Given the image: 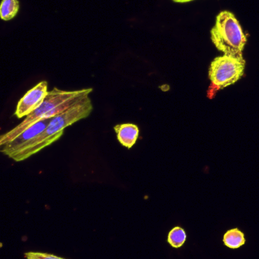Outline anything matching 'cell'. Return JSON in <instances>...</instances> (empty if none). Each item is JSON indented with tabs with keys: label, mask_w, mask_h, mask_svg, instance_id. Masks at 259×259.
<instances>
[{
	"label": "cell",
	"mask_w": 259,
	"mask_h": 259,
	"mask_svg": "<svg viewBox=\"0 0 259 259\" xmlns=\"http://www.w3.org/2000/svg\"><path fill=\"white\" fill-rule=\"evenodd\" d=\"M93 90L91 88L79 91H65L53 88L48 92L41 105L27 115L25 119L18 126L0 137V146L6 144L18 137L23 131L28 128L33 123L41 120L50 119L62 113L85 97H89Z\"/></svg>",
	"instance_id": "6da1fadb"
},
{
	"label": "cell",
	"mask_w": 259,
	"mask_h": 259,
	"mask_svg": "<svg viewBox=\"0 0 259 259\" xmlns=\"http://www.w3.org/2000/svg\"><path fill=\"white\" fill-rule=\"evenodd\" d=\"M93 106L89 97H85L62 113L50 118L45 131L36 137L33 143L24 150L12 157L15 161H21L38 153L47 146L57 141L63 135L64 131L68 126L88 118L92 112Z\"/></svg>",
	"instance_id": "7a4b0ae2"
},
{
	"label": "cell",
	"mask_w": 259,
	"mask_h": 259,
	"mask_svg": "<svg viewBox=\"0 0 259 259\" xmlns=\"http://www.w3.org/2000/svg\"><path fill=\"white\" fill-rule=\"evenodd\" d=\"M211 39L216 48L224 55L243 60V52L247 42L246 33L236 18L229 11H222L216 17L211 30Z\"/></svg>",
	"instance_id": "3957f363"
},
{
	"label": "cell",
	"mask_w": 259,
	"mask_h": 259,
	"mask_svg": "<svg viewBox=\"0 0 259 259\" xmlns=\"http://www.w3.org/2000/svg\"><path fill=\"white\" fill-rule=\"evenodd\" d=\"M246 61L223 55L215 58L209 68L211 81L208 95L212 98L216 93L238 81L244 73Z\"/></svg>",
	"instance_id": "277c9868"
},
{
	"label": "cell",
	"mask_w": 259,
	"mask_h": 259,
	"mask_svg": "<svg viewBox=\"0 0 259 259\" xmlns=\"http://www.w3.org/2000/svg\"><path fill=\"white\" fill-rule=\"evenodd\" d=\"M50 121V119H44L33 123L28 128L23 131L12 141L3 146H0L1 152L12 158L16 154L28 147L33 143V140L45 131Z\"/></svg>",
	"instance_id": "5b68a950"
},
{
	"label": "cell",
	"mask_w": 259,
	"mask_h": 259,
	"mask_svg": "<svg viewBox=\"0 0 259 259\" xmlns=\"http://www.w3.org/2000/svg\"><path fill=\"white\" fill-rule=\"evenodd\" d=\"M48 94V83L45 80L40 82L27 91L17 104L15 115L18 118L27 117L44 101Z\"/></svg>",
	"instance_id": "8992f818"
},
{
	"label": "cell",
	"mask_w": 259,
	"mask_h": 259,
	"mask_svg": "<svg viewBox=\"0 0 259 259\" xmlns=\"http://www.w3.org/2000/svg\"><path fill=\"white\" fill-rule=\"evenodd\" d=\"M117 139L122 146L131 149L136 143L139 136V128L134 124H117L114 127Z\"/></svg>",
	"instance_id": "52a82bcc"
},
{
	"label": "cell",
	"mask_w": 259,
	"mask_h": 259,
	"mask_svg": "<svg viewBox=\"0 0 259 259\" xmlns=\"http://www.w3.org/2000/svg\"><path fill=\"white\" fill-rule=\"evenodd\" d=\"M224 243L230 249H237L246 243V239L243 232L238 228L229 230L224 236Z\"/></svg>",
	"instance_id": "ba28073f"
},
{
	"label": "cell",
	"mask_w": 259,
	"mask_h": 259,
	"mask_svg": "<svg viewBox=\"0 0 259 259\" xmlns=\"http://www.w3.org/2000/svg\"><path fill=\"white\" fill-rule=\"evenodd\" d=\"M18 0H2L0 6V17L5 21L13 19L19 12Z\"/></svg>",
	"instance_id": "9c48e42d"
},
{
	"label": "cell",
	"mask_w": 259,
	"mask_h": 259,
	"mask_svg": "<svg viewBox=\"0 0 259 259\" xmlns=\"http://www.w3.org/2000/svg\"><path fill=\"white\" fill-rule=\"evenodd\" d=\"M187 235L185 230L180 227H175L169 232L167 242L172 247L179 249L187 241Z\"/></svg>",
	"instance_id": "30bf717a"
},
{
	"label": "cell",
	"mask_w": 259,
	"mask_h": 259,
	"mask_svg": "<svg viewBox=\"0 0 259 259\" xmlns=\"http://www.w3.org/2000/svg\"><path fill=\"white\" fill-rule=\"evenodd\" d=\"M24 255L26 259H67L53 254L41 252H25Z\"/></svg>",
	"instance_id": "8fae6325"
},
{
	"label": "cell",
	"mask_w": 259,
	"mask_h": 259,
	"mask_svg": "<svg viewBox=\"0 0 259 259\" xmlns=\"http://www.w3.org/2000/svg\"><path fill=\"white\" fill-rule=\"evenodd\" d=\"M172 1L175 2V3H188V2L193 1V0H172Z\"/></svg>",
	"instance_id": "7c38bea8"
}]
</instances>
